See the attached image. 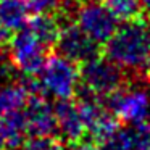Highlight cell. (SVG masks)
I'll list each match as a JSON object with an SVG mask.
<instances>
[{"label":"cell","instance_id":"6da1fadb","mask_svg":"<svg viewBox=\"0 0 150 150\" xmlns=\"http://www.w3.org/2000/svg\"><path fill=\"white\" fill-rule=\"evenodd\" d=\"M105 55L124 73L142 74L150 68V20L124 21L105 44Z\"/></svg>","mask_w":150,"mask_h":150},{"label":"cell","instance_id":"7a4b0ae2","mask_svg":"<svg viewBox=\"0 0 150 150\" xmlns=\"http://www.w3.org/2000/svg\"><path fill=\"white\" fill-rule=\"evenodd\" d=\"M33 82L34 92L53 100H69L76 97L79 89V68L78 63L68 60L66 57L52 55L47 57L42 68L37 73Z\"/></svg>","mask_w":150,"mask_h":150},{"label":"cell","instance_id":"3957f363","mask_svg":"<svg viewBox=\"0 0 150 150\" xmlns=\"http://www.w3.org/2000/svg\"><path fill=\"white\" fill-rule=\"evenodd\" d=\"M126 73L115 65L111 60L100 55L82 63L79 68V89L78 91L107 100L111 94L126 84Z\"/></svg>","mask_w":150,"mask_h":150},{"label":"cell","instance_id":"277c9868","mask_svg":"<svg viewBox=\"0 0 150 150\" xmlns=\"http://www.w3.org/2000/svg\"><path fill=\"white\" fill-rule=\"evenodd\" d=\"M108 110L124 124H137L149 121L150 89L139 82L124 84L105 100Z\"/></svg>","mask_w":150,"mask_h":150},{"label":"cell","instance_id":"5b68a950","mask_svg":"<svg viewBox=\"0 0 150 150\" xmlns=\"http://www.w3.org/2000/svg\"><path fill=\"white\" fill-rule=\"evenodd\" d=\"M74 24L98 45H105L120 26V20L103 0H84L74 8Z\"/></svg>","mask_w":150,"mask_h":150},{"label":"cell","instance_id":"8992f818","mask_svg":"<svg viewBox=\"0 0 150 150\" xmlns=\"http://www.w3.org/2000/svg\"><path fill=\"white\" fill-rule=\"evenodd\" d=\"M49 47L42 44L28 26L13 33L10 37L8 57L10 62L20 73L26 76H36L47 60Z\"/></svg>","mask_w":150,"mask_h":150},{"label":"cell","instance_id":"52a82bcc","mask_svg":"<svg viewBox=\"0 0 150 150\" xmlns=\"http://www.w3.org/2000/svg\"><path fill=\"white\" fill-rule=\"evenodd\" d=\"M76 95H78L76 105H78L81 118L84 121L86 136H89L94 142L102 144L116 131L118 120L108 110L105 100L82 91H78Z\"/></svg>","mask_w":150,"mask_h":150},{"label":"cell","instance_id":"ba28073f","mask_svg":"<svg viewBox=\"0 0 150 150\" xmlns=\"http://www.w3.org/2000/svg\"><path fill=\"white\" fill-rule=\"evenodd\" d=\"M55 47L60 55L78 65H82L100 55V45L94 42L86 33H82L74 23H66L62 26Z\"/></svg>","mask_w":150,"mask_h":150},{"label":"cell","instance_id":"9c48e42d","mask_svg":"<svg viewBox=\"0 0 150 150\" xmlns=\"http://www.w3.org/2000/svg\"><path fill=\"white\" fill-rule=\"evenodd\" d=\"M21 115H23L28 137L57 134L55 105H50L47 97L33 94L26 105L21 108Z\"/></svg>","mask_w":150,"mask_h":150},{"label":"cell","instance_id":"30bf717a","mask_svg":"<svg viewBox=\"0 0 150 150\" xmlns=\"http://www.w3.org/2000/svg\"><path fill=\"white\" fill-rule=\"evenodd\" d=\"M100 147L102 150H150V123L118 126Z\"/></svg>","mask_w":150,"mask_h":150},{"label":"cell","instance_id":"8fae6325","mask_svg":"<svg viewBox=\"0 0 150 150\" xmlns=\"http://www.w3.org/2000/svg\"><path fill=\"white\" fill-rule=\"evenodd\" d=\"M57 134L68 144H78L86 137L84 121L81 118L76 100H60L55 105Z\"/></svg>","mask_w":150,"mask_h":150},{"label":"cell","instance_id":"7c38bea8","mask_svg":"<svg viewBox=\"0 0 150 150\" xmlns=\"http://www.w3.org/2000/svg\"><path fill=\"white\" fill-rule=\"evenodd\" d=\"M34 94L31 82L23 81H4L0 82V116L13 111H20Z\"/></svg>","mask_w":150,"mask_h":150},{"label":"cell","instance_id":"4fadbf2b","mask_svg":"<svg viewBox=\"0 0 150 150\" xmlns=\"http://www.w3.org/2000/svg\"><path fill=\"white\" fill-rule=\"evenodd\" d=\"M28 137L23 115L20 111L7 113L0 116V145L2 149L16 150Z\"/></svg>","mask_w":150,"mask_h":150},{"label":"cell","instance_id":"5bb4252c","mask_svg":"<svg viewBox=\"0 0 150 150\" xmlns=\"http://www.w3.org/2000/svg\"><path fill=\"white\" fill-rule=\"evenodd\" d=\"M26 0H0V26L8 34L23 29L29 21Z\"/></svg>","mask_w":150,"mask_h":150},{"label":"cell","instance_id":"9a60e30c","mask_svg":"<svg viewBox=\"0 0 150 150\" xmlns=\"http://www.w3.org/2000/svg\"><path fill=\"white\" fill-rule=\"evenodd\" d=\"M31 29V33L37 37L42 44L47 47H52L57 44V39L60 36V21L57 20L53 15H36L33 20L28 21L26 24Z\"/></svg>","mask_w":150,"mask_h":150},{"label":"cell","instance_id":"2e32d148","mask_svg":"<svg viewBox=\"0 0 150 150\" xmlns=\"http://www.w3.org/2000/svg\"><path fill=\"white\" fill-rule=\"evenodd\" d=\"M118 20L129 21L140 16V0H103Z\"/></svg>","mask_w":150,"mask_h":150},{"label":"cell","instance_id":"e0dca14e","mask_svg":"<svg viewBox=\"0 0 150 150\" xmlns=\"http://www.w3.org/2000/svg\"><path fill=\"white\" fill-rule=\"evenodd\" d=\"M16 150H62V145L55 136H31Z\"/></svg>","mask_w":150,"mask_h":150},{"label":"cell","instance_id":"ac0fdd59","mask_svg":"<svg viewBox=\"0 0 150 150\" xmlns=\"http://www.w3.org/2000/svg\"><path fill=\"white\" fill-rule=\"evenodd\" d=\"M26 4L34 15H53L60 11L63 0H26Z\"/></svg>","mask_w":150,"mask_h":150},{"label":"cell","instance_id":"d6986e66","mask_svg":"<svg viewBox=\"0 0 150 150\" xmlns=\"http://www.w3.org/2000/svg\"><path fill=\"white\" fill-rule=\"evenodd\" d=\"M10 74H11V68H10V65H8V62H7V52H5L4 45H2V42H0V82L13 79Z\"/></svg>","mask_w":150,"mask_h":150},{"label":"cell","instance_id":"ffe728a7","mask_svg":"<svg viewBox=\"0 0 150 150\" xmlns=\"http://www.w3.org/2000/svg\"><path fill=\"white\" fill-rule=\"evenodd\" d=\"M140 13L150 20V0H140Z\"/></svg>","mask_w":150,"mask_h":150},{"label":"cell","instance_id":"44dd1931","mask_svg":"<svg viewBox=\"0 0 150 150\" xmlns=\"http://www.w3.org/2000/svg\"><path fill=\"white\" fill-rule=\"evenodd\" d=\"M7 36H8V33H7V31H5L2 26H0V42H2V44L7 40Z\"/></svg>","mask_w":150,"mask_h":150},{"label":"cell","instance_id":"7402d4cb","mask_svg":"<svg viewBox=\"0 0 150 150\" xmlns=\"http://www.w3.org/2000/svg\"><path fill=\"white\" fill-rule=\"evenodd\" d=\"M147 74H149V81H150V68H149V71H147Z\"/></svg>","mask_w":150,"mask_h":150},{"label":"cell","instance_id":"603a6c76","mask_svg":"<svg viewBox=\"0 0 150 150\" xmlns=\"http://www.w3.org/2000/svg\"><path fill=\"white\" fill-rule=\"evenodd\" d=\"M149 123H150V116H149Z\"/></svg>","mask_w":150,"mask_h":150},{"label":"cell","instance_id":"cb8c5ba5","mask_svg":"<svg viewBox=\"0 0 150 150\" xmlns=\"http://www.w3.org/2000/svg\"><path fill=\"white\" fill-rule=\"evenodd\" d=\"M82 2H84V0H82Z\"/></svg>","mask_w":150,"mask_h":150}]
</instances>
